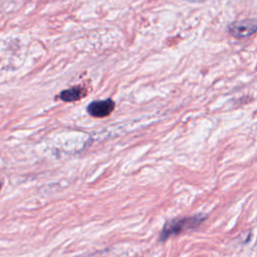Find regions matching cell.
I'll list each match as a JSON object with an SVG mask.
<instances>
[{"label": "cell", "mask_w": 257, "mask_h": 257, "mask_svg": "<svg viewBox=\"0 0 257 257\" xmlns=\"http://www.w3.org/2000/svg\"><path fill=\"white\" fill-rule=\"evenodd\" d=\"M1 186H2V184H1V182H0V189H1Z\"/></svg>", "instance_id": "cell-5"}, {"label": "cell", "mask_w": 257, "mask_h": 257, "mask_svg": "<svg viewBox=\"0 0 257 257\" xmlns=\"http://www.w3.org/2000/svg\"><path fill=\"white\" fill-rule=\"evenodd\" d=\"M86 109L91 116L103 117L108 115L114 109V101L110 98L103 100H94L87 105Z\"/></svg>", "instance_id": "cell-3"}, {"label": "cell", "mask_w": 257, "mask_h": 257, "mask_svg": "<svg viewBox=\"0 0 257 257\" xmlns=\"http://www.w3.org/2000/svg\"><path fill=\"white\" fill-rule=\"evenodd\" d=\"M84 94V89L80 86H73L62 90L59 93V98L63 101H74L82 97Z\"/></svg>", "instance_id": "cell-4"}, {"label": "cell", "mask_w": 257, "mask_h": 257, "mask_svg": "<svg viewBox=\"0 0 257 257\" xmlns=\"http://www.w3.org/2000/svg\"><path fill=\"white\" fill-rule=\"evenodd\" d=\"M228 31L236 38H244L257 31V18H246L228 25Z\"/></svg>", "instance_id": "cell-2"}, {"label": "cell", "mask_w": 257, "mask_h": 257, "mask_svg": "<svg viewBox=\"0 0 257 257\" xmlns=\"http://www.w3.org/2000/svg\"><path fill=\"white\" fill-rule=\"evenodd\" d=\"M205 218L206 216L204 215H195L191 217H184V218L170 220L164 225L160 235V239L164 241L174 235L180 234L185 230L193 229L198 225H200L205 220Z\"/></svg>", "instance_id": "cell-1"}]
</instances>
